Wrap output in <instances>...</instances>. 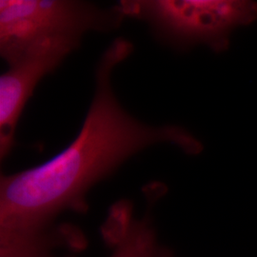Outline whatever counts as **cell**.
I'll return each mask as SVG.
<instances>
[{"mask_svg": "<svg viewBox=\"0 0 257 257\" xmlns=\"http://www.w3.org/2000/svg\"><path fill=\"white\" fill-rule=\"evenodd\" d=\"M124 19L117 5L101 9L84 1L1 0L0 55L9 66L42 40L110 31Z\"/></svg>", "mask_w": 257, "mask_h": 257, "instance_id": "2", "label": "cell"}, {"mask_svg": "<svg viewBox=\"0 0 257 257\" xmlns=\"http://www.w3.org/2000/svg\"><path fill=\"white\" fill-rule=\"evenodd\" d=\"M81 38H49L33 45L9 65L0 76V156L6 158L14 147L15 133L21 112L38 82L54 72L79 47Z\"/></svg>", "mask_w": 257, "mask_h": 257, "instance_id": "4", "label": "cell"}, {"mask_svg": "<svg viewBox=\"0 0 257 257\" xmlns=\"http://www.w3.org/2000/svg\"><path fill=\"white\" fill-rule=\"evenodd\" d=\"M125 18L147 22L159 37L178 43H205L221 50L230 32L257 19V3L244 0H124Z\"/></svg>", "mask_w": 257, "mask_h": 257, "instance_id": "3", "label": "cell"}, {"mask_svg": "<svg viewBox=\"0 0 257 257\" xmlns=\"http://www.w3.org/2000/svg\"><path fill=\"white\" fill-rule=\"evenodd\" d=\"M133 51L128 40L118 37L104 52L91 107L68 147L41 165L1 176L0 243L44 236L61 212L87 211L86 195L92 186L146 148L169 143L188 155L202 151L201 142L185 128L148 125L120 105L111 74Z\"/></svg>", "mask_w": 257, "mask_h": 257, "instance_id": "1", "label": "cell"}, {"mask_svg": "<svg viewBox=\"0 0 257 257\" xmlns=\"http://www.w3.org/2000/svg\"><path fill=\"white\" fill-rule=\"evenodd\" d=\"M156 257H173L171 252L164 248H159Z\"/></svg>", "mask_w": 257, "mask_h": 257, "instance_id": "7", "label": "cell"}, {"mask_svg": "<svg viewBox=\"0 0 257 257\" xmlns=\"http://www.w3.org/2000/svg\"><path fill=\"white\" fill-rule=\"evenodd\" d=\"M53 248L38 245L0 248V257H54Z\"/></svg>", "mask_w": 257, "mask_h": 257, "instance_id": "6", "label": "cell"}, {"mask_svg": "<svg viewBox=\"0 0 257 257\" xmlns=\"http://www.w3.org/2000/svg\"><path fill=\"white\" fill-rule=\"evenodd\" d=\"M112 232L113 251L110 257H156L159 246L150 217H133L132 205L127 201L115 204L107 224Z\"/></svg>", "mask_w": 257, "mask_h": 257, "instance_id": "5", "label": "cell"}]
</instances>
